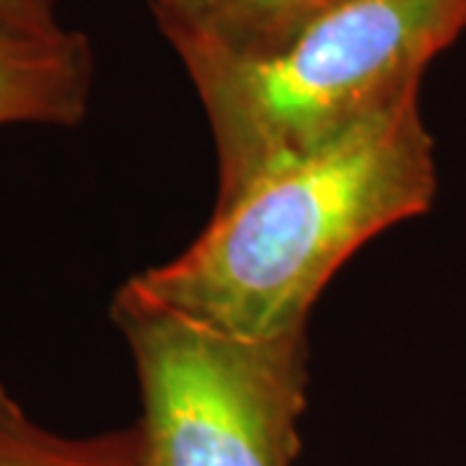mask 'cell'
<instances>
[{"instance_id":"obj_2","label":"cell","mask_w":466,"mask_h":466,"mask_svg":"<svg viewBox=\"0 0 466 466\" xmlns=\"http://www.w3.org/2000/svg\"><path fill=\"white\" fill-rule=\"evenodd\" d=\"M466 32V0H337L259 55H187L218 158V200L407 91Z\"/></svg>"},{"instance_id":"obj_7","label":"cell","mask_w":466,"mask_h":466,"mask_svg":"<svg viewBox=\"0 0 466 466\" xmlns=\"http://www.w3.org/2000/svg\"><path fill=\"white\" fill-rule=\"evenodd\" d=\"M0 29L36 36L66 32L55 16V0H0Z\"/></svg>"},{"instance_id":"obj_3","label":"cell","mask_w":466,"mask_h":466,"mask_svg":"<svg viewBox=\"0 0 466 466\" xmlns=\"http://www.w3.org/2000/svg\"><path fill=\"white\" fill-rule=\"evenodd\" d=\"M112 321L140 383L143 466H296L309 334L244 339L119 288Z\"/></svg>"},{"instance_id":"obj_4","label":"cell","mask_w":466,"mask_h":466,"mask_svg":"<svg viewBox=\"0 0 466 466\" xmlns=\"http://www.w3.org/2000/svg\"><path fill=\"white\" fill-rule=\"evenodd\" d=\"M94 84V55L84 34L36 36L0 29V127L81 125Z\"/></svg>"},{"instance_id":"obj_6","label":"cell","mask_w":466,"mask_h":466,"mask_svg":"<svg viewBox=\"0 0 466 466\" xmlns=\"http://www.w3.org/2000/svg\"><path fill=\"white\" fill-rule=\"evenodd\" d=\"M337 0H216L195 34L174 47L187 55H259L285 42Z\"/></svg>"},{"instance_id":"obj_5","label":"cell","mask_w":466,"mask_h":466,"mask_svg":"<svg viewBox=\"0 0 466 466\" xmlns=\"http://www.w3.org/2000/svg\"><path fill=\"white\" fill-rule=\"evenodd\" d=\"M0 466H143L137 428L70 438L42 428L0 381Z\"/></svg>"},{"instance_id":"obj_8","label":"cell","mask_w":466,"mask_h":466,"mask_svg":"<svg viewBox=\"0 0 466 466\" xmlns=\"http://www.w3.org/2000/svg\"><path fill=\"white\" fill-rule=\"evenodd\" d=\"M213 5L216 0H153V8L171 45L198 32Z\"/></svg>"},{"instance_id":"obj_1","label":"cell","mask_w":466,"mask_h":466,"mask_svg":"<svg viewBox=\"0 0 466 466\" xmlns=\"http://www.w3.org/2000/svg\"><path fill=\"white\" fill-rule=\"evenodd\" d=\"M435 195V140L415 88L218 200L189 247L122 288L231 337L300 334L339 267L379 233L428 213Z\"/></svg>"}]
</instances>
